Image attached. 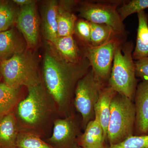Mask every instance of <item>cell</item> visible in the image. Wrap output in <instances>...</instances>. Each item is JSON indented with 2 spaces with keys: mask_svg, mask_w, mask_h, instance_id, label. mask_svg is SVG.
Segmentation results:
<instances>
[{
  "mask_svg": "<svg viewBox=\"0 0 148 148\" xmlns=\"http://www.w3.org/2000/svg\"><path fill=\"white\" fill-rule=\"evenodd\" d=\"M32 0H14L13 2L16 5L20 7L30 4L34 2Z\"/></svg>",
  "mask_w": 148,
  "mask_h": 148,
  "instance_id": "83f0119b",
  "label": "cell"
},
{
  "mask_svg": "<svg viewBox=\"0 0 148 148\" xmlns=\"http://www.w3.org/2000/svg\"><path fill=\"white\" fill-rule=\"evenodd\" d=\"M16 148H53L40 136L30 132L19 131Z\"/></svg>",
  "mask_w": 148,
  "mask_h": 148,
  "instance_id": "603a6c76",
  "label": "cell"
},
{
  "mask_svg": "<svg viewBox=\"0 0 148 148\" xmlns=\"http://www.w3.org/2000/svg\"><path fill=\"white\" fill-rule=\"evenodd\" d=\"M14 88L0 82V119L13 112L23 99L22 88Z\"/></svg>",
  "mask_w": 148,
  "mask_h": 148,
  "instance_id": "ac0fdd59",
  "label": "cell"
},
{
  "mask_svg": "<svg viewBox=\"0 0 148 148\" xmlns=\"http://www.w3.org/2000/svg\"><path fill=\"white\" fill-rule=\"evenodd\" d=\"M135 135H148V80L137 86L135 97Z\"/></svg>",
  "mask_w": 148,
  "mask_h": 148,
  "instance_id": "8fae6325",
  "label": "cell"
},
{
  "mask_svg": "<svg viewBox=\"0 0 148 148\" xmlns=\"http://www.w3.org/2000/svg\"><path fill=\"white\" fill-rule=\"evenodd\" d=\"M90 23L91 29L90 46L102 45L117 34L111 27L106 24H95L92 22Z\"/></svg>",
  "mask_w": 148,
  "mask_h": 148,
  "instance_id": "7402d4cb",
  "label": "cell"
},
{
  "mask_svg": "<svg viewBox=\"0 0 148 148\" xmlns=\"http://www.w3.org/2000/svg\"><path fill=\"white\" fill-rule=\"evenodd\" d=\"M109 148H148V135H132L123 142Z\"/></svg>",
  "mask_w": 148,
  "mask_h": 148,
  "instance_id": "d4e9b609",
  "label": "cell"
},
{
  "mask_svg": "<svg viewBox=\"0 0 148 148\" xmlns=\"http://www.w3.org/2000/svg\"><path fill=\"white\" fill-rule=\"evenodd\" d=\"M59 4L57 25H58V37L73 36L75 33V27L76 24L77 17L69 10V4Z\"/></svg>",
  "mask_w": 148,
  "mask_h": 148,
  "instance_id": "ffe728a7",
  "label": "cell"
},
{
  "mask_svg": "<svg viewBox=\"0 0 148 148\" xmlns=\"http://www.w3.org/2000/svg\"><path fill=\"white\" fill-rule=\"evenodd\" d=\"M0 70L3 82L11 87L28 89L42 82L38 58L29 49L1 61Z\"/></svg>",
  "mask_w": 148,
  "mask_h": 148,
  "instance_id": "3957f363",
  "label": "cell"
},
{
  "mask_svg": "<svg viewBox=\"0 0 148 148\" xmlns=\"http://www.w3.org/2000/svg\"><path fill=\"white\" fill-rule=\"evenodd\" d=\"M0 65H1V61H0ZM2 78V76H1V70H0V80H1V79Z\"/></svg>",
  "mask_w": 148,
  "mask_h": 148,
  "instance_id": "f1b7e54d",
  "label": "cell"
},
{
  "mask_svg": "<svg viewBox=\"0 0 148 148\" xmlns=\"http://www.w3.org/2000/svg\"><path fill=\"white\" fill-rule=\"evenodd\" d=\"M133 48L132 42H127L123 47L120 45L116 48L109 79L110 87L132 101L138 82L135 75V63L132 57Z\"/></svg>",
  "mask_w": 148,
  "mask_h": 148,
  "instance_id": "277c9868",
  "label": "cell"
},
{
  "mask_svg": "<svg viewBox=\"0 0 148 148\" xmlns=\"http://www.w3.org/2000/svg\"><path fill=\"white\" fill-rule=\"evenodd\" d=\"M116 92L110 87L101 90L100 97L94 109V119L100 123L106 138L110 116L111 102Z\"/></svg>",
  "mask_w": 148,
  "mask_h": 148,
  "instance_id": "e0dca14e",
  "label": "cell"
},
{
  "mask_svg": "<svg viewBox=\"0 0 148 148\" xmlns=\"http://www.w3.org/2000/svg\"><path fill=\"white\" fill-rule=\"evenodd\" d=\"M136 112L132 100L116 92L110 104L107 138L110 146L123 142L133 135Z\"/></svg>",
  "mask_w": 148,
  "mask_h": 148,
  "instance_id": "5b68a950",
  "label": "cell"
},
{
  "mask_svg": "<svg viewBox=\"0 0 148 148\" xmlns=\"http://www.w3.org/2000/svg\"><path fill=\"white\" fill-rule=\"evenodd\" d=\"M148 8V0H132L123 4L121 7L117 8L122 21H123L131 14L144 11Z\"/></svg>",
  "mask_w": 148,
  "mask_h": 148,
  "instance_id": "cb8c5ba5",
  "label": "cell"
},
{
  "mask_svg": "<svg viewBox=\"0 0 148 148\" xmlns=\"http://www.w3.org/2000/svg\"><path fill=\"white\" fill-rule=\"evenodd\" d=\"M90 67L85 57L79 63H71L61 58L51 46L46 51L42 79L56 104L60 117L72 115V102L77 83Z\"/></svg>",
  "mask_w": 148,
  "mask_h": 148,
  "instance_id": "6da1fadb",
  "label": "cell"
},
{
  "mask_svg": "<svg viewBox=\"0 0 148 148\" xmlns=\"http://www.w3.org/2000/svg\"><path fill=\"white\" fill-rule=\"evenodd\" d=\"M106 139L103 127L100 123L94 119L86 126L84 133L79 140L78 145L82 148H105Z\"/></svg>",
  "mask_w": 148,
  "mask_h": 148,
  "instance_id": "5bb4252c",
  "label": "cell"
},
{
  "mask_svg": "<svg viewBox=\"0 0 148 148\" xmlns=\"http://www.w3.org/2000/svg\"><path fill=\"white\" fill-rule=\"evenodd\" d=\"M118 4L109 3H82L79 9L81 17L92 23L110 26L117 34L124 31L125 26L117 11Z\"/></svg>",
  "mask_w": 148,
  "mask_h": 148,
  "instance_id": "52a82bcc",
  "label": "cell"
},
{
  "mask_svg": "<svg viewBox=\"0 0 148 148\" xmlns=\"http://www.w3.org/2000/svg\"><path fill=\"white\" fill-rule=\"evenodd\" d=\"M90 22L87 20L81 19L76 24L75 32L86 44V46L90 45Z\"/></svg>",
  "mask_w": 148,
  "mask_h": 148,
  "instance_id": "484cf974",
  "label": "cell"
},
{
  "mask_svg": "<svg viewBox=\"0 0 148 148\" xmlns=\"http://www.w3.org/2000/svg\"><path fill=\"white\" fill-rule=\"evenodd\" d=\"M105 148H109V147H105Z\"/></svg>",
  "mask_w": 148,
  "mask_h": 148,
  "instance_id": "f546056e",
  "label": "cell"
},
{
  "mask_svg": "<svg viewBox=\"0 0 148 148\" xmlns=\"http://www.w3.org/2000/svg\"><path fill=\"white\" fill-rule=\"evenodd\" d=\"M138 27L136 45L132 57L139 60L148 57V14L145 11L138 12Z\"/></svg>",
  "mask_w": 148,
  "mask_h": 148,
  "instance_id": "d6986e66",
  "label": "cell"
},
{
  "mask_svg": "<svg viewBox=\"0 0 148 148\" xmlns=\"http://www.w3.org/2000/svg\"><path fill=\"white\" fill-rule=\"evenodd\" d=\"M50 44L57 54L68 62L78 63L84 59L73 36L58 37Z\"/></svg>",
  "mask_w": 148,
  "mask_h": 148,
  "instance_id": "9a60e30c",
  "label": "cell"
},
{
  "mask_svg": "<svg viewBox=\"0 0 148 148\" xmlns=\"http://www.w3.org/2000/svg\"></svg>",
  "mask_w": 148,
  "mask_h": 148,
  "instance_id": "4dcf8cb0",
  "label": "cell"
},
{
  "mask_svg": "<svg viewBox=\"0 0 148 148\" xmlns=\"http://www.w3.org/2000/svg\"><path fill=\"white\" fill-rule=\"evenodd\" d=\"M27 49L26 41H24L14 28L0 32L1 62L23 52Z\"/></svg>",
  "mask_w": 148,
  "mask_h": 148,
  "instance_id": "7c38bea8",
  "label": "cell"
},
{
  "mask_svg": "<svg viewBox=\"0 0 148 148\" xmlns=\"http://www.w3.org/2000/svg\"><path fill=\"white\" fill-rule=\"evenodd\" d=\"M28 94L13 111L19 131L44 139L52 133L53 123L60 117L56 104L42 82L27 89Z\"/></svg>",
  "mask_w": 148,
  "mask_h": 148,
  "instance_id": "7a4b0ae2",
  "label": "cell"
},
{
  "mask_svg": "<svg viewBox=\"0 0 148 148\" xmlns=\"http://www.w3.org/2000/svg\"><path fill=\"white\" fill-rule=\"evenodd\" d=\"M13 1H0V32L10 29L16 23L19 11Z\"/></svg>",
  "mask_w": 148,
  "mask_h": 148,
  "instance_id": "44dd1931",
  "label": "cell"
},
{
  "mask_svg": "<svg viewBox=\"0 0 148 148\" xmlns=\"http://www.w3.org/2000/svg\"><path fill=\"white\" fill-rule=\"evenodd\" d=\"M100 79L91 70L78 82L74 95V105L82 117L83 126L95 119L94 109L101 90Z\"/></svg>",
  "mask_w": 148,
  "mask_h": 148,
  "instance_id": "8992f818",
  "label": "cell"
},
{
  "mask_svg": "<svg viewBox=\"0 0 148 148\" xmlns=\"http://www.w3.org/2000/svg\"><path fill=\"white\" fill-rule=\"evenodd\" d=\"M120 45V41L115 36L102 45L86 47L85 58L89 61L92 71L100 80L108 77L115 51Z\"/></svg>",
  "mask_w": 148,
  "mask_h": 148,
  "instance_id": "ba28073f",
  "label": "cell"
},
{
  "mask_svg": "<svg viewBox=\"0 0 148 148\" xmlns=\"http://www.w3.org/2000/svg\"><path fill=\"white\" fill-rule=\"evenodd\" d=\"M81 135L79 124L72 115L56 120L51 135L44 140L53 148H80Z\"/></svg>",
  "mask_w": 148,
  "mask_h": 148,
  "instance_id": "9c48e42d",
  "label": "cell"
},
{
  "mask_svg": "<svg viewBox=\"0 0 148 148\" xmlns=\"http://www.w3.org/2000/svg\"><path fill=\"white\" fill-rule=\"evenodd\" d=\"M16 23L17 29L24 37L27 48L36 47L39 36V23L36 1L20 7Z\"/></svg>",
  "mask_w": 148,
  "mask_h": 148,
  "instance_id": "30bf717a",
  "label": "cell"
},
{
  "mask_svg": "<svg viewBox=\"0 0 148 148\" xmlns=\"http://www.w3.org/2000/svg\"><path fill=\"white\" fill-rule=\"evenodd\" d=\"M135 63L136 77L143 80H148V57L137 60Z\"/></svg>",
  "mask_w": 148,
  "mask_h": 148,
  "instance_id": "4316f807",
  "label": "cell"
},
{
  "mask_svg": "<svg viewBox=\"0 0 148 148\" xmlns=\"http://www.w3.org/2000/svg\"><path fill=\"white\" fill-rule=\"evenodd\" d=\"M19 132L13 112L0 119V148H16Z\"/></svg>",
  "mask_w": 148,
  "mask_h": 148,
  "instance_id": "2e32d148",
  "label": "cell"
},
{
  "mask_svg": "<svg viewBox=\"0 0 148 148\" xmlns=\"http://www.w3.org/2000/svg\"><path fill=\"white\" fill-rule=\"evenodd\" d=\"M58 2L46 1L41 7L42 26L44 36L50 43L58 38L57 15Z\"/></svg>",
  "mask_w": 148,
  "mask_h": 148,
  "instance_id": "4fadbf2b",
  "label": "cell"
}]
</instances>
